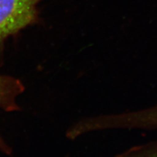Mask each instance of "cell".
<instances>
[{"label":"cell","instance_id":"1","mask_svg":"<svg viewBox=\"0 0 157 157\" xmlns=\"http://www.w3.org/2000/svg\"><path fill=\"white\" fill-rule=\"evenodd\" d=\"M40 0H0V60L6 40L38 20Z\"/></svg>","mask_w":157,"mask_h":157},{"label":"cell","instance_id":"2","mask_svg":"<svg viewBox=\"0 0 157 157\" xmlns=\"http://www.w3.org/2000/svg\"><path fill=\"white\" fill-rule=\"evenodd\" d=\"M25 87L17 78L0 74V109L7 112L19 110L17 98L23 93ZM0 152L10 156L13 150L0 135Z\"/></svg>","mask_w":157,"mask_h":157},{"label":"cell","instance_id":"3","mask_svg":"<svg viewBox=\"0 0 157 157\" xmlns=\"http://www.w3.org/2000/svg\"><path fill=\"white\" fill-rule=\"evenodd\" d=\"M127 121L132 129L157 130V104L146 109L130 111Z\"/></svg>","mask_w":157,"mask_h":157},{"label":"cell","instance_id":"4","mask_svg":"<svg viewBox=\"0 0 157 157\" xmlns=\"http://www.w3.org/2000/svg\"><path fill=\"white\" fill-rule=\"evenodd\" d=\"M117 157H157V140L133 146Z\"/></svg>","mask_w":157,"mask_h":157},{"label":"cell","instance_id":"5","mask_svg":"<svg viewBox=\"0 0 157 157\" xmlns=\"http://www.w3.org/2000/svg\"><path fill=\"white\" fill-rule=\"evenodd\" d=\"M68 136H70L69 133H68ZM70 137H71V139H74V138H72V137H71V136H70Z\"/></svg>","mask_w":157,"mask_h":157}]
</instances>
